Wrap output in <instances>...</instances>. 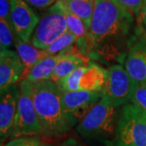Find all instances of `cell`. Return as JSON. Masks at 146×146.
I'll return each instance as SVG.
<instances>
[{
    "label": "cell",
    "mask_w": 146,
    "mask_h": 146,
    "mask_svg": "<svg viewBox=\"0 0 146 146\" xmlns=\"http://www.w3.org/2000/svg\"><path fill=\"white\" fill-rule=\"evenodd\" d=\"M133 22V14L121 8L112 0H95L89 46L100 48L123 38L129 33Z\"/></svg>",
    "instance_id": "1"
},
{
    "label": "cell",
    "mask_w": 146,
    "mask_h": 146,
    "mask_svg": "<svg viewBox=\"0 0 146 146\" xmlns=\"http://www.w3.org/2000/svg\"><path fill=\"white\" fill-rule=\"evenodd\" d=\"M31 84L33 104L43 135L50 138L66 134L72 127L63 110L62 90L50 80Z\"/></svg>",
    "instance_id": "2"
},
{
    "label": "cell",
    "mask_w": 146,
    "mask_h": 146,
    "mask_svg": "<svg viewBox=\"0 0 146 146\" xmlns=\"http://www.w3.org/2000/svg\"><path fill=\"white\" fill-rule=\"evenodd\" d=\"M113 146H146V110L132 103L123 106Z\"/></svg>",
    "instance_id": "3"
},
{
    "label": "cell",
    "mask_w": 146,
    "mask_h": 146,
    "mask_svg": "<svg viewBox=\"0 0 146 146\" xmlns=\"http://www.w3.org/2000/svg\"><path fill=\"white\" fill-rule=\"evenodd\" d=\"M118 120L116 107L102 98L79 123L76 130L87 138L108 137L116 134Z\"/></svg>",
    "instance_id": "4"
},
{
    "label": "cell",
    "mask_w": 146,
    "mask_h": 146,
    "mask_svg": "<svg viewBox=\"0 0 146 146\" xmlns=\"http://www.w3.org/2000/svg\"><path fill=\"white\" fill-rule=\"evenodd\" d=\"M20 89L21 94L15 124L10 138L15 139L43 135L42 125L33 104L31 83L27 80H22Z\"/></svg>",
    "instance_id": "5"
},
{
    "label": "cell",
    "mask_w": 146,
    "mask_h": 146,
    "mask_svg": "<svg viewBox=\"0 0 146 146\" xmlns=\"http://www.w3.org/2000/svg\"><path fill=\"white\" fill-rule=\"evenodd\" d=\"M67 31L68 29L63 3L57 1L40 20L32 36V45L40 50H46Z\"/></svg>",
    "instance_id": "6"
},
{
    "label": "cell",
    "mask_w": 146,
    "mask_h": 146,
    "mask_svg": "<svg viewBox=\"0 0 146 146\" xmlns=\"http://www.w3.org/2000/svg\"><path fill=\"white\" fill-rule=\"evenodd\" d=\"M107 70L90 63L77 68L69 76L58 81V86L63 92L89 91L102 93L104 88Z\"/></svg>",
    "instance_id": "7"
},
{
    "label": "cell",
    "mask_w": 146,
    "mask_h": 146,
    "mask_svg": "<svg viewBox=\"0 0 146 146\" xmlns=\"http://www.w3.org/2000/svg\"><path fill=\"white\" fill-rule=\"evenodd\" d=\"M136 82L125 68L121 65L111 66L107 70L102 98L116 108L130 102Z\"/></svg>",
    "instance_id": "8"
},
{
    "label": "cell",
    "mask_w": 146,
    "mask_h": 146,
    "mask_svg": "<svg viewBox=\"0 0 146 146\" xmlns=\"http://www.w3.org/2000/svg\"><path fill=\"white\" fill-rule=\"evenodd\" d=\"M102 98V93L98 92L62 91V107L72 127L80 122Z\"/></svg>",
    "instance_id": "9"
},
{
    "label": "cell",
    "mask_w": 146,
    "mask_h": 146,
    "mask_svg": "<svg viewBox=\"0 0 146 146\" xmlns=\"http://www.w3.org/2000/svg\"><path fill=\"white\" fill-rule=\"evenodd\" d=\"M11 20L15 33L29 43L40 18L24 0H11Z\"/></svg>",
    "instance_id": "10"
},
{
    "label": "cell",
    "mask_w": 146,
    "mask_h": 146,
    "mask_svg": "<svg viewBox=\"0 0 146 146\" xmlns=\"http://www.w3.org/2000/svg\"><path fill=\"white\" fill-rule=\"evenodd\" d=\"M0 92V138L3 145L13 131L21 89L14 84Z\"/></svg>",
    "instance_id": "11"
},
{
    "label": "cell",
    "mask_w": 146,
    "mask_h": 146,
    "mask_svg": "<svg viewBox=\"0 0 146 146\" xmlns=\"http://www.w3.org/2000/svg\"><path fill=\"white\" fill-rule=\"evenodd\" d=\"M24 66L17 53L11 50L0 52V90L17 83L23 76Z\"/></svg>",
    "instance_id": "12"
},
{
    "label": "cell",
    "mask_w": 146,
    "mask_h": 146,
    "mask_svg": "<svg viewBox=\"0 0 146 146\" xmlns=\"http://www.w3.org/2000/svg\"><path fill=\"white\" fill-rule=\"evenodd\" d=\"M125 69L135 82L146 84V36L140 37L131 46Z\"/></svg>",
    "instance_id": "13"
},
{
    "label": "cell",
    "mask_w": 146,
    "mask_h": 146,
    "mask_svg": "<svg viewBox=\"0 0 146 146\" xmlns=\"http://www.w3.org/2000/svg\"><path fill=\"white\" fill-rule=\"evenodd\" d=\"M14 44L16 49V53L19 55L24 66V73L22 78H25L29 71L41 60L48 56H50L45 50H40L33 45L25 42L17 35L15 36Z\"/></svg>",
    "instance_id": "14"
},
{
    "label": "cell",
    "mask_w": 146,
    "mask_h": 146,
    "mask_svg": "<svg viewBox=\"0 0 146 146\" xmlns=\"http://www.w3.org/2000/svg\"><path fill=\"white\" fill-rule=\"evenodd\" d=\"M88 64L89 61L86 59V58L84 57L82 54L71 51L60 54L59 59L50 80L57 83L61 79L69 76L77 68L87 66Z\"/></svg>",
    "instance_id": "15"
},
{
    "label": "cell",
    "mask_w": 146,
    "mask_h": 146,
    "mask_svg": "<svg viewBox=\"0 0 146 146\" xmlns=\"http://www.w3.org/2000/svg\"><path fill=\"white\" fill-rule=\"evenodd\" d=\"M59 57L60 54L50 55L45 58L32 68L24 80H27L30 83L50 80Z\"/></svg>",
    "instance_id": "16"
},
{
    "label": "cell",
    "mask_w": 146,
    "mask_h": 146,
    "mask_svg": "<svg viewBox=\"0 0 146 146\" xmlns=\"http://www.w3.org/2000/svg\"><path fill=\"white\" fill-rule=\"evenodd\" d=\"M63 3L72 13L83 21L89 32L94 15L95 0H65Z\"/></svg>",
    "instance_id": "17"
},
{
    "label": "cell",
    "mask_w": 146,
    "mask_h": 146,
    "mask_svg": "<svg viewBox=\"0 0 146 146\" xmlns=\"http://www.w3.org/2000/svg\"><path fill=\"white\" fill-rule=\"evenodd\" d=\"M76 37L72 33L67 31L45 50L49 55L63 54L71 52L73 50L72 45L76 42Z\"/></svg>",
    "instance_id": "18"
},
{
    "label": "cell",
    "mask_w": 146,
    "mask_h": 146,
    "mask_svg": "<svg viewBox=\"0 0 146 146\" xmlns=\"http://www.w3.org/2000/svg\"><path fill=\"white\" fill-rule=\"evenodd\" d=\"M14 28L8 21L0 19V50H8L15 39Z\"/></svg>",
    "instance_id": "19"
},
{
    "label": "cell",
    "mask_w": 146,
    "mask_h": 146,
    "mask_svg": "<svg viewBox=\"0 0 146 146\" xmlns=\"http://www.w3.org/2000/svg\"><path fill=\"white\" fill-rule=\"evenodd\" d=\"M130 102L132 104L146 110V84L136 82Z\"/></svg>",
    "instance_id": "20"
},
{
    "label": "cell",
    "mask_w": 146,
    "mask_h": 146,
    "mask_svg": "<svg viewBox=\"0 0 146 146\" xmlns=\"http://www.w3.org/2000/svg\"><path fill=\"white\" fill-rule=\"evenodd\" d=\"M115 4L138 16L141 14V9L144 6L145 0H112Z\"/></svg>",
    "instance_id": "21"
},
{
    "label": "cell",
    "mask_w": 146,
    "mask_h": 146,
    "mask_svg": "<svg viewBox=\"0 0 146 146\" xmlns=\"http://www.w3.org/2000/svg\"><path fill=\"white\" fill-rule=\"evenodd\" d=\"M42 143L38 139L31 137H19L12 139L3 146H41Z\"/></svg>",
    "instance_id": "22"
},
{
    "label": "cell",
    "mask_w": 146,
    "mask_h": 146,
    "mask_svg": "<svg viewBox=\"0 0 146 146\" xmlns=\"http://www.w3.org/2000/svg\"><path fill=\"white\" fill-rule=\"evenodd\" d=\"M0 19H3L11 24V0H0Z\"/></svg>",
    "instance_id": "23"
},
{
    "label": "cell",
    "mask_w": 146,
    "mask_h": 146,
    "mask_svg": "<svg viewBox=\"0 0 146 146\" xmlns=\"http://www.w3.org/2000/svg\"><path fill=\"white\" fill-rule=\"evenodd\" d=\"M27 4L33 6L37 8H46L49 7L53 5V3H54V2L56 3V0H24Z\"/></svg>",
    "instance_id": "24"
},
{
    "label": "cell",
    "mask_w": 146,
    "mask_h": 146,
    "mask_svg": "<svg viewBox=\"0 0 146 146\" xmlns=\"http://www.w3.org/2000/svg\"><path fill=\"white\" fill-rule=\"evenodd\" d=\"M60 146H83L80 145L78 141L73 138H68L63 143L60 145Z\"/></svg>",
    "instance_id": "25"
},
{
    "label": "cell",
    "mask_w": 146,
    "mask_h": 146,
    "mask_svg": "<svg viewBox=\"0 0 146 146\" xmlns=\"http://www.w3.org/2000/svg\"><path fill=\"white\" fill-rule=\"evenodd\" d=\"M141 21H142L143 25H144L145 27L146 28V6L143 7H142V9H141Z\"/></svg>",
    "instance_id": "26"
},
{
    "label": "cell",
    "mask_w": 146,
    "mask_h": 146,
    "mask_svg": "<svg viewBox=\"0 0 146 146\" xmlns=\"http://www.w3.org/2000/svg\"><path fill=\"white\" fill-rule=\"evenodd\" d=\"M145 6H146V0H145V2H144V6L143 7H145Z\"/></svg>",
    "instance_id": "27"
},
{
    "label": "cell",
    "mask_w": 146,
    "mask_h": 146,
    "mask_svg": "<svg viewBox=\"0 0 146 146\" xmlns=\"http://www.w3.org/2000/svg\"><path fill=\"white\" fill-rule=\"evenodd\" d=\"M41 146H51V145H44V144H42Z\"/></svg>",
    "instance_id": "28"
},
{
    "label": "cell",
    "mask_w": 146,
    "mask_h": 146,
    "mask_svg": "<svg viewBox=\"0 0 146 146\" xmlns=\"http://www.w3.org/2000/svg\"><path fill=\"white\" fill-rule=\"evenodd\" d=\"M56 1H65V0H56Z\"/></svg>",
    "instance_id": "29"
}]
</instances>
